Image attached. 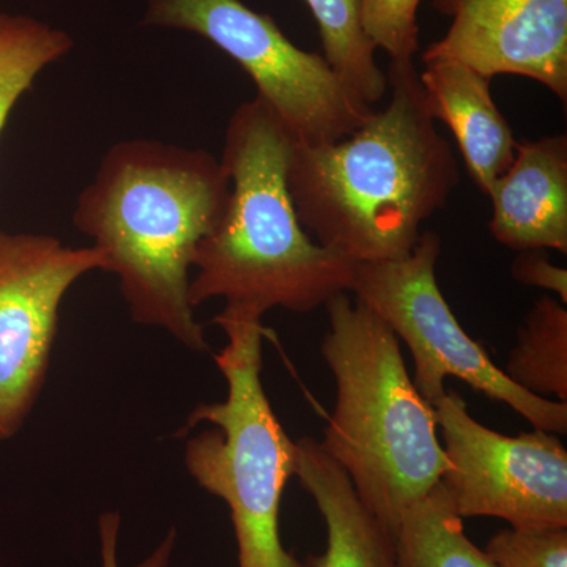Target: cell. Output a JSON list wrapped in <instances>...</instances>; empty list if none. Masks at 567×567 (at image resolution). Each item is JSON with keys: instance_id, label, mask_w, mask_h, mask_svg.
<instances>
[{"instance_id": "cell-5", "label": "cell", "mask_w": 567, "mask_h": 567, "mask_svg": "<svg viewBox=\"0 0 567 567\" xmlns=\"http://www.w3.org/2000/svg\"><path fill=\"white\" fill-rule=\"evenodd\" d=\"M213 322L227 336V346L215 354L227 398L197 405L189 415L182 434L197 424L210 427L186 443V468L229 507L238 567H305L279 535L284 491L297 476L298 446L265 394L262 317L224 306Z\"/></svg>"}, {"instance_id": "cell-12", "label": "cell", "mask_w": 567, "mask_h": 567, "mask_svg": "<svg viewBox=\"0 0 567 567\" xmlns=\"http://www.w3.org/2000/svg\"><path fill=\"white\" fill-rule=\"evenodd\" d=\"M417 78L429 114L451 130L470 177L487 196L496 178L513 164L517 145L492 99V80L453 61L424 62Z\"/></svg>"}, {"instance_id": "cell-14", "label": "cell", "mask_w": 567, "mask_h": 567, "mask_svg": "<svg viewBox=\"0 0 567 567\" xmlns=\"http://www.w3.org/2000/svg\"><path fill=\"white\" fill-rule=\"evenodd\" d=\"M319 28L323 61L357 102L369 110L385 100L388 74L377 63L361 0H305Z\"/></svg>"}, {"instance_id": "cell-13", "label": "cell", "mask_w": 567, "mask_h": 567, "mask_svg": "<svg viewBox=\"0 0 567 567\" xmlns=\"http://www.w3.org/2000/svg\"><path fill=\"white\" fill-rule=\"evenodd\" d=\"M297 476L315 498L327 525L323 554L308 555L305 567H401L394 536L365 507L350 477L315 439H300Z\"/></svg>"}, {"instance_id": "cell-21", "label": "cell", "mask_w": 567, "mask_h": 567, "mask_svg": "<svg viewBox=\"0 0 567 567\" xmlns=\"http://www.w3.org/2000/svg\"><path fill=\"white\" fill-rule=\"evenodd\" d=\"M121 514L111 511L104 513L100 517L99 533H100V558L102 565L100 567H121L118 563V535H121ZM175 533L171 532L169 536L163 540L162 546L156 548L155 554L145 559L142 565L137 567H167L169 565L171 555L174 550Z\"/></svg>"}, {"instance_id": "cell-10", "label": "cell", "mask_w": 567, "mask_h": 567, "mask_svg": "<svg viewBox=\"0 0 567 567\" xmlns=\"http://www.w3.org/2000/svg\"><path fill=\"white\" fill-rule=\"evenodd\" d=\"M451 18L423 62L453 61L492 80L528 78L567 102V0H432Z\"/></svg>"}, {"instance_id": "cell-2", "label": "cell", "mask_w": 567, "mask_h": 567, "mask_svg": "<svg viewBox=\"0 0 567 567\" xmlns=\"http://www.w3.org/2000/svg\"><path fill=\"white\" fill-rule=\"evenodd\" d=\"M229 196V175L210 152L137 137L104 153L73 213L104 271L117 275L134 322L163 328L194 352L208 344L189 301V268Z\"/></svg>"}, {"instance_id": "cell-18", "label": "cell", "mask_w": 567, "mask_h": 567, "mask_svg": "<svg viewBox=\"0 0 567 567\" xmlns=\"http://www.w3.org/2000/svg\"><path fill=\"white\" fill-rule=\"evenodd\" d=\"M495 567H567V528L495 533L486 546Z\"/></svg>"}, {"instance_id": "cell-17", "label": "cell", "mask_w": 567, "mask_h": 567, "mask_svg": "<svg viewBox=\"0 0 567 567\" xmlns=\"http://www.w3.org/2000/svg\"><path fill=\"white\" fill-rule=\"evenodd\" d=\"M70 33L25 14L0 11V136L41 71L73 50Z\"/></svg>"}, {"instance_id": "cell-8", "label": "cell", "mask_w": 567, "mask_h": 567, "mask_svg": "<svg viewBox=\"0 0 567 567\" xmlns=\"http://www.w3.org/2000/svg\"><path fill=\"white\" fill-rule=\"evenodd\" d=\"M447 466L440 480L461 518L494 517L511 528H567V451L540 429L507 436L470 415L453 390L432 405Z\"/></svg>"}, {"instance_id": "cell-1", "label": "cell", "mask_w": 567, "mask_h": 567, "mask_svg": "<svg viewBox=\"0 0 567 567\" xmlns=\"http://www.w3.org/2000/svg\"><path fill=\"white\" fill-rule=\"evenodd\" d=\"M390 100L352 134L328 144L295 142L287 186L317 244L354 264L401 259L423 224L461 183L453 148L429 114L415 62L391 61Z\"/></svg>"}, {"instance_id": "cell-20", "label": "cell", "mask_w": 567, "mask_h": 567, "mask_svg": "<svg viewBox=\"0 0 567 567\" xmlns=\"http://www.w3.org/2000/svg\"><path fill=\"white\" fill-rule=\"evenodd\" d=\"M511 275L517 282L529 287L550 290L561 303L567 305V271L548 260L546 251L528 249L520 251L513 265Z\"/></svg>"}, {"instance_id": "cell-4", "label": "cell", "mask_w": 567, "mask_h": 567, "mask_svg": "<svg viewBox=\"0 0 567 567\" xmlns=\"http://www.w3.org/2000/svg\"><path fill=\"white\" fill-rule=\"evenodd\" d=\"M324 308L330 330L320 350L334 377L336 404L319 445L395 536L406 509L447 466L434 409L413 385L398 336L375 312L347 293Z\"/></svg>"}, {"instance_id": "cell-9", "label": "cell", "mask_w": 567, "mask_h": 567, "mask_svg": "<svg viewBox=\"0 0 567 567\" xmlns=\"http://www.w3.org/2000/svg\"><path fill=\"white\" fill-rule=\"evenodd\" d=\"M104 270L96 248L0 230V442L20 432L43 390L71 286Z\"/></svg>"}, {"instance_id": "cell-19", "label": "cell", "mask_w": 567, "mask_h": 567, "mask_svg": "<svg viewBox=\"0 0 567 567\" xmlns=\"http://www.w3.org/2000/svg\"><path fill=\"white\" fill-rule=\"evenodd\" d=\"M363 21L377 50L385 51L391 61H413L420 50L416 13L421 0H361Z\"/></svg>"}, {"instance_id": "cell-3", "label": "cell", "mask_w": 567, "mask_h": 567, "mask_svg": "<svg viewBox=\"0 0 567 567\" xmlns=\"http://www.w3.org/2000/svg\"><path fill=\"white\" fill-rule=\"evenodd\" d=\"M292 144L257 96L230 115L221 156L229 204L194 252L193 308L223 298L260 317L274 308L306 315L352 292L357 264L317 244L298 219L287 186Z\"/></svg>"}, {"instance_id": "cell-6", "label": "cell", "mask_w": 567, "mask_h": 567, "mask_svg": "<svg viewBox=\"0 0 567 567\" xmlns=\"http://www.w3.org/2000/svg\"><path fill=\"white\" fill-rule=\"evenodd\" d=\"M442 241L423 233L412 252L401 259L357 264L352 292L404 341L412 352L413 385L427 404L446 393L447 377L462 380L477 393L503 402L533 429L565 435L567 404L539 398L517 386L465 333L436 281Z\"/></svg>"}, {"instance_id": "cell-16", "label": "cell", "mask_w": 567, "mask_h": 567, "mask_svg": "<svg viewBox=\"0 0 567 567\" xmlns=\"http://www.w3.org/2000/svg\"><path fill=\"white\" fill-rule=\"evenodd\" d=\"M503 371L528 393L567 404V309L557 297L529 309Z\"/></svg>"}, {"instance_id": "cell-7", "label": "cell", "mask_w": 567, "mask_h": 567, "mask_svg": "<svg viewBox=\"0 0 567 567\" xmlns=\"http://www.w3.org/2000/svg\"><path fill=\"white\" fill-rule=\"evenodd\" d=\"M142 22L194 33L226 52L300 144L342 140L374 111L346 91L322 55L301 50L244 0H147Z\"/></svg>"}, {"instance_id": "cell-11", "label": "cell", "mask_w": 567, "mask_h": 567, "mask_svg": "<svg viewBox=\"0 0 567 567\" xmlns=\"http://www.w3.org/2000/svg\"><path fill=\"white\" fill-rule=\"evenodd\" d=\"M487 196L491 233L516 251L567 254V137L517 141L516 156Z\"/></svg>"}, {"instance_id": "cell-15", "label": "cell", "mask_w": 567, "mask_h": 567, "mask_svg": "<svg viewBox=\"0 0 567 567\" xmlns=\"http://www.w3.org/2000/svg\"><path fill=\"white\" fill-rule=\"evenodd\" d=\"M394 540L401 567H495L466 536L440 483L406 509Z\"/></svg>"}]
</instances>
